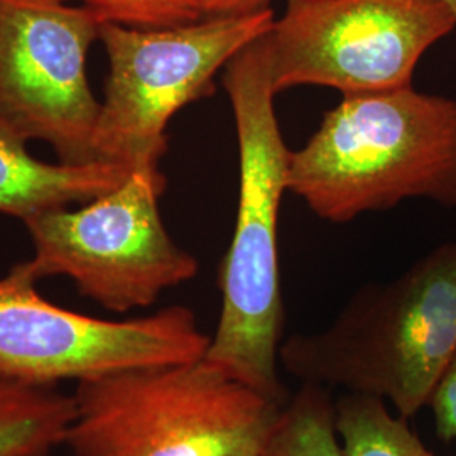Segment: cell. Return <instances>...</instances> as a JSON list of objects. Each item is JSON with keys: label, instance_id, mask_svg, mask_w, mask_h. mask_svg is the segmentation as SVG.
Returning <instances> with one entry per match:
<instances>
[{"label": "cell", "instance_id": "1", "mask_svg": "<svg viewBox=\"0 0 456 456\" xmlns=\"http://www.w3.org/2000/svg\"><path fill=\"white\" fill-rule=\"evenodd\" d=\"M222 85L233 110L240 181L232 244L218 277L222 311L205 359L286 404L289 395L277 374L284 328L277 224L291 151L279 129L259 39L228 61Z\"/></svg>", "mask_w": 456, "mask_h": 456}, {"label": "cell", "instance_id": "2", "mask_svg": "<svg viewBox=\"0 0 456 456\" xmlns=\"http://www.w3.org/2000/svg\"><path fill=\"white\" fill-rule=\"evenodd\" d=\"M456 355V240L389 282L367 284L331 325L281 343L284 369L325 389L389 401L409 419L428 408Z\"/></svg>", "mask_w": 456, "mask_h": 456}, {"label": "cell", "instance_id": "3", "mask_svg": "<svg viewBox=\"0 0 456 456\" xmlns=\"http://www.w3.org/2000/svg\"><path fill=\"white\" fill-rule=\"evenodd\" d=\"M288 191L331 224L408 200L456 208V100L412 85L348 95L291 151Z\"/></svg>", "mask_w": 456, "mask_h": 456}, {"label": "cell", "instance_id": "4", "mask_svg": "<svg viewBox=\"0 0 456 456\" xmlns=\"http://www.w3.org/2000/svg\"><path fill=\"white\" fill-rule=\"evenodd\" d=\"M73 456H261L284 404L210 360L77 384Z\"/></svg>", "mask_w": 456, "mask_h": 456}, {"label": "cell", "instance_id": "5", "mask_svg": "<svg viewBox=\"0 0 456 456\" xmlns=\"http://www.w3.org/2000/svg\"><path fill=\"white\" fill-rule=\"evenodd\" d=\"M276 20L271 7L142 29L103 22L109 77L100 102L95 159L129 171L159 169L166 129L183 107L215 92V77Z\"/></svg>", "mask_w": 456, "mask_h": 456}, {"label": "cell", "instance_id": "6", "mask_svg": "<svg viewBox=\"0 0 456 456\" xmlns=\"http://www.w3.org/2000/svg\"><path fill=\"white\" fill-rule=\"evenodd\" d=\"M164 191L161 169H139L80 210L58 208L26 220L34 245L29 271L37 281L66 276L80 294L114 313L152 306L200 269L164 225Z\"/></svg>", "mask_w": 456, "mask_h": 456}, {"label": "cell", "instance_id": "7", "mask_svg": "<svg viewBox=\"0 0 456 456\" xmlns=\"http://www.w3.org/2000/svg\"><path fill=\"white\" fill-rule=\"evenodd\" d=\"M455 29L443 0H286L259 43L276 95L313 85L348 97L411 86L426 51Z\"/></svg>", "mask_w": 456, "mask_h": 456}, {"label": "cell", "instance_id": "8", "mask_svg": "<svg viewBox=\"0 0 456 456\" xmlns=\"http://www.w3.org/2000/svg\"><path fill=\"white\" fill-rule=\"evenodd\" d=\"M26 262L0 277V382L49 387L203 359L195 313L167 306L126 322L65 310L36 289Z\"/></svg>", "mask_w": 456, "mask_h": 456}, {"label": "cell", "instance_id": "9", "mask_svg": "<svg viewBox=\"0 0 456 456\" xmlns=\"http://www.w3.org/2000/svg\"><path fill=\"white\" fill-rule=\"evenodd\" d=\"M102 19L65 0H0V129L43 141L61 163H94L100 102L86 54Z\"/></svg>", "mask_w": 456, "mask_h": 456}, {"label": "cell", "instance_id": "10", "mask_svg": "<svg viewBox=\"0 0 456 456\" xmlns=\"http://www.w3.org/2000/svg\"><path fill=\"white\" fill-rule=\"evenodd\" d=\"M24 141L0 129V213L22 222L36 215L88 203L129 180L118 164H48L33 158Z\"/></svg>", "mask_w": 456, "mask_h": 456}, {"label": "cell", "instance_id": "11", "mask_svg": "<svg viewBox=\"0 0 456 456\" xmlns=\"http://www.w3.org/2000/svg\"><path fill=\"white\" fill-rule=\"evenodd\" d=\"M71 418V395L0 382V456L51 455L65 444Z\"/></svg>", "mask_w": 456, "mask_h": 456}, {"label": "cell", "instance_id": "12", "mask_svg": "<svg viewBox=\"0 0 456 456\" xmlns=\"http://www.w3.org/2000/svg\"><path fill=\"white\" fill-rule=\"evenodd\" d=\"M387 403L345 394L335 403V423L343 456H435Z\"/></svg>", "mask_w": 456, "mask_h": 456}, {"label": "cell", "instance_id": "13", "mask_svg": "<svg viewBox=\"0 0 456 456\" xmlns=\"http://www.w3.org/2000/svg\"><path fill=\"white\" fill-rule=\"evenodd\" d=\"M261 456H343L330 391L303 384L284 404Z\"/></svg>", "mask_w": 456, "mask_h": 456}, {"label": "cell", "instance_id": "14", "mask_svg": "<svg viewBox=\"0 0 456 456\" xmlns=\"http://www.w3.org/2000/svg\"><path fill=\"white\" fill-rule=\"evenodd\" d=\"M68 2V0H65ZM90 7L102 22L159 29L200 20L184 0H77Z\"/></svg>", "mask_w": 456, "mask_h": 456}, {"label": "cell", "instance_id": "15", "mask_svg": "<svg viewBox=\"0 0 456 456\" xmlns=\"http://www.w3.org/2000/svg\"><path fill=\"white\" fill-rule=\"evenodd\" d=\"M428 408L431 409L435 431L444 443L456 440V355L443 375Z\"/></svg>", "mask_w": 456, "mask_h": 456}, {"label": "cell", "instance_id": "16", "mask_svg": "<svg viewBox=\"0 0 456 456\" xmlns=\"http://www.w3.org/2000/svg\"><path fill=\"white\" fill-rule=\"evenodd\" d=\"M198 19L242 16L267 9L273 0H184Z\"/></svg>", "mask_w": 456, "mask_h": 456}, {"label": "cell", "instance_id": "17", "mask_svg": "<svg viewBox=\"0 0 456 456\" xmlns=\"http://www.w3.org/2000/svg\"><path fill=\"white\" fill-rule=\"evenodd\" d=\"M450 9H452V12H453V16L456 19V0H443Z\"/></svg>", "mask_w": 456, "mask_h": 456}]
</instances>
